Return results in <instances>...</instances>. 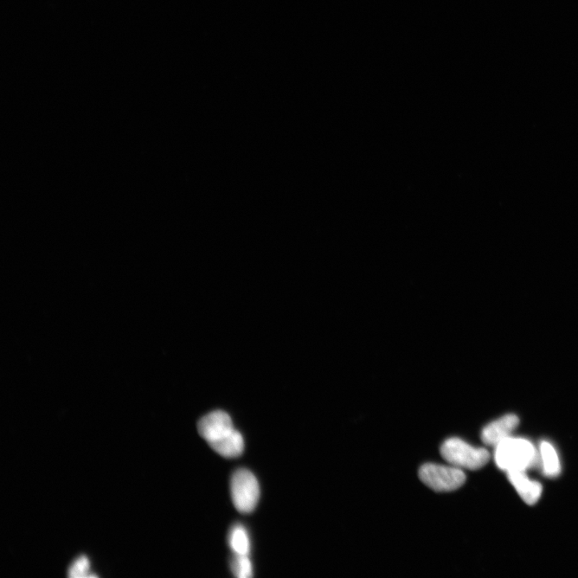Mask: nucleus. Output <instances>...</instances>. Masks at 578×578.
I'll return each instance as SVG.
<instances>
[{
  "mask_svg": "<svg viewBox=\"0 0 578 578\" xmlns=\"http://www.w3.org/2000/svg\"><path fill=\"white\" fill-rule=\"evenodd\" d=\"M507 478L527 505H535L541 498L542 486L539 482L531 480L526 471H510L507 472Z\"/></svg>",
  "mask_w": 578,
  "mask_h": 578,
  "instance_id": "0eeeda50",
  "label": "nucleus"
},
{
  "mask_svg": "<svg viewBox=\"0 0 578 578\" xmlns=\"http://www.w3.org/2000/svg\"><path fill=\"white\" fill-rule=\"evenodd\" d=\"M539 461H541L542 472L545 477L555 478L562 471L561 462L554 445L548 441H542L539 449Z\"/></svg>",
  "mask_w": 578,
  "mask_h": 578,
  "instance_id": "1a4fd4ad",
  "label": "nucleus"
},
{
  "mask_svg": "<svg viewBox=\"0 0 578 578\" xmlns=\"http://www.w3.org/2000/svg\"><path fill=\"white\" fill-rule=\"evenodd\" d=\"M89 569L88 559L85 556H82L77 559L73 565H71L69 569V576L70 577H86L88 576Z\"/></svg>",
  "mask_w": 578,
  "mask_h": 578,
  "instance_id": "f8f14e48",
  "label": "nucleus"
},
{
  "mask_svg": "<svg viewBox=\"0 0 578 578\" xmlns=\"http://www.w3.org/2000/svg\"><path fill=\"white\" fill-rule=\"evenodd\" d=\"M419 477L424 485L439 492L457 490L466 481L465 473L462 469L434 464L422 465Z\"/></svg>",
  "mask_w": 578,
  "mask_h": 578,
  "instance_id": "20e7f679",
  "label": "nucleus"
},
{
  "mask_svg": "<svg viewBox=\"0 0 578 578\" xmlns=\"http://www.w3.org/2000/svg\"><path fill=\"white\" fill-rule=\"evenodd\" d=\"M230 492L238 511L243 514L253 512L260 496L259 482L247 469H240L231 478Z\"/></svg>",
  "mask_w": 578,
  "mask_h": 578,
  "instance_id": "7ed1b4c3",
  "label": "nucleus"
},
{
  "mask_svg": "<svg viewBox=\"0 0 578 578\" xmlns=\"http://www.w3.org/2000/svg\"><path fill=\"white\" fill-rule=\"evenodd\" d=\"M440 453L452 466L468 470H478L490 460V454L486 449L475 447L458 438L448 439L443 442Z\"/></svg>",
  "mask_w": 578,
  "mask_h": 578,
  "instance_id": "f03ea898",
  "label": "nucleus"
},
{
  "mask_svg": "<svg viewBox=\"0 0 578 578\" xmlns=\"http://www.w3.org/2000/svg\"><path fill=\"white\" fill-rule=\"evenodd\" d=\"M231 571L234 575L239 578H249L253 577V564L248 555H236L230 564Z\"/></svg>",
  "mask_w": 578,
  "mask_h": 578,
  "instance_id": "9b49d317",
  "label": "nucleus"
},
{
  "mask_svg": "<svg viewBox=\"0 0 578 578\" xmlns=\"http://www.w3.org/2000/svg\"><path fill=\"white\" fill-rule=\"evenodd\" d=\"M495 448V462L501 470L506 472L527 471L539 462V453L535 446L526 439L510 436Z\"/></svg>",
  "mask_w": 578,
  "mask_h": 578,
  "instance_id": "f257e3e1",
  "label": "nucleus"
},
{
  "mask_svg": "<svg viewBox=\"0 0 578 578\" xmlns=\"http://www.w3.org/2000/svg\"><path fill=\"white\" fill-rule=\"evenodd\" d=\"M209 445L223 457L230 459L239 457L244 450L243 436L236 430L223 438L210 443Z\"/></svg>",
  "mask_w": 578,
  "mask_h": 578,
  "instance_id": "6e6552de",
  "label": "nucleus"
},
{
  "mask_svg": "<svg viewBox=\"0 0 578 578\" xmlns=\"http://www.w3.org/2000/svg\"><path fill=\"white\" fill-rule=\"evenodd\" d=\"M519 417L509 414L500 417L482 430L481 440L486 445L496 447L501 441L511 436L519 425Z\"/></svg>",
  "mask_w": 578,
  "mask_h": 578,
  "instance_id": "423d86ee",
  "label": "nucleus"
},
{
  "mask_svg": "<svg viewBox=\"0 0 578 578\" xmlns=\"http://www.w3.org/2000/svg\"><path fill=\"white\" fill-rule=\"evenodd\" d=\"M229 545L236 555H248L250 542L248 532L243 526L236 524L229 533Z\"/></svg>",
  "mask_w": 578,
  "mask_h": 578,
  "instance_id": "9d476101",
  "label": "nucleus"
},
{
  "mask_svg": "<svg viewBox=\"0 0 578 578\" xmlns=\"http://www.w3.org/2000/svg\"><path fill=\"white\" fill-rule=\"evenodd\" d=\"M235 430L230 417L223 410H216L202 417L198 424L199 435L209 445L223 438Z\"/></svg>",
  "mask_w": 578,
  "mask_h": 578,
  "instance_id": "39448f33",
  "label": "nucleus"
}]
</instances>
